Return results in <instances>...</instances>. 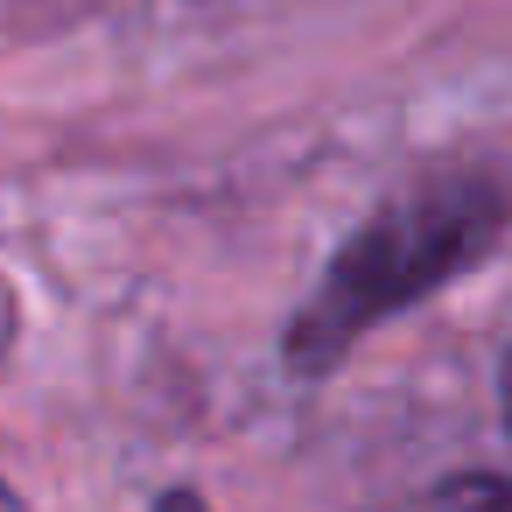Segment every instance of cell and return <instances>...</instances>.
<instances>
[{"instance_id":"3957f363","label":"cell","mask_w":512,"mask_h":512,"mask_svg":"<svg viewBox=\"0 0 512 512\" xmlns=\"http://www.w3.org/2000/svg\"><path fill=\"white\" fill-rule=\"evenodd\" d=\"M155 512H211V505H204L197 491H162V498H155Z\"/></svg>"},{"instance_id":"7a4b0ae2","label":"cell","mask_w":512,"mask_h":512,"mask_svg":"<svg viewBox=\"0 0 512 512\" xmlns=\"http://www.w3.org/2000/svg\"><path fill=\"white\" fill-rule=\"evenodd\" d=\"M428 512H512V470H470V477H449Z\"/></svg>"},{"instance_id":"277c9868","label":"cell","mask_w":512,"mask_h":512,"mask_svg":"<svg viewBox=\"0 0 512 512\" xmlns=\"http://www.w3.org/2000/svg\"><path fill=\"white\" fill-rule=\"evenodd\" d=\"M498 393H505V421H512V351H505V365H498Z\"/></svg>"},{"instance_id":"6da1fadb","label":"cell","mask_w":512,"mask_h":512,"mask_svg":"<svg viewBox=\"0 0 512 512\" xmlns=\"http://www.w3.org/2000/svg\"><path fill=\"white\" fill-rule=\"evenodd\" d=\"M512 197L491 176H428L414 190H400L393 204H379L323 267L316 295L295 309L288 323V372L316 379L330 365L351 358V344L428 302L435 288H449L456 274H470L498 239H505Z\"/></svg>"}]
</instances>
